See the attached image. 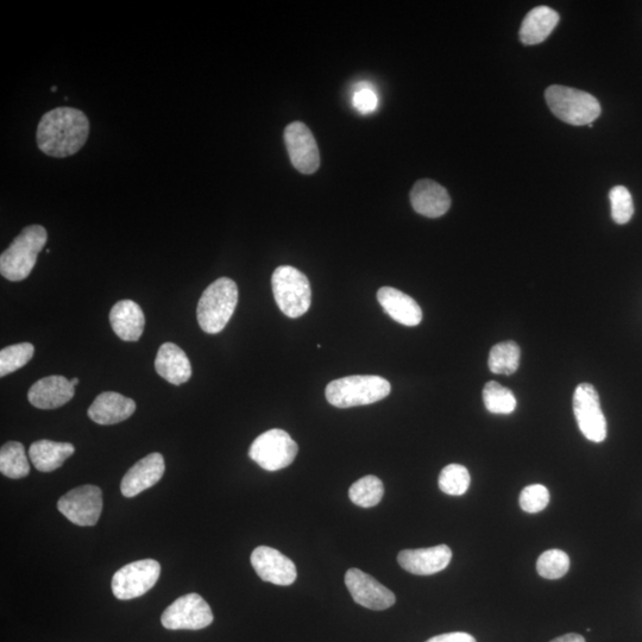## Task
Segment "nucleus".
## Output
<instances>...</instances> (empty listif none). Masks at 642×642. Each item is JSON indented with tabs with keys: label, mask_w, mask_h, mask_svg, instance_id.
<instances>
[{
	"label": "nucleus",
	"mask_w": 642,
	"mask_h": 642,
	"mask_svg": "<svg viewBox=\"0 0 642 642\" xmlns=\"http://www.w3.org/2000/svg\"><path fill=\"white\" fill-rule=\"evenodd\" d=\"M213 622V613L203 597L188 594L180 597L161 616L162 626L171 631H199Z\"/></svg>",
	"instance_id": "1a4fd4ad"
},
{
	"label": "nucleus",
	"mask_w": 642,
	"mask_h": 642,
	"mask_svg": "<svg viewBox=\"0 0 642 642\" xmlns=\"http://www.w3.org/2000/svg\"><path fill=\"white\" fill-rule=\"evenodd\" d=\"M285 143L292 165L302 174L316 173L320 166L319 148L312 131L294 122L285 130Z\"/></svg>",
	"instance_id": "f8f14e48"
},
{
	"label": "nucleus",
	"mask_w": 642,
	"mask_h": 642,
	"mask_svg": "<svg viewBox=\"0 0 642 642\" xmlns=\"http://www.w3.org/2000/svg\"><path fill=\"white\" fill-rule=\"evenodd\" d=\"M452 551L448 545L428 549L404 550L399 553L398 562L402 569L413 575L430 576L448 568Z\"/></svg>",
	"instance_id": "2eb2a0df"
},
{
	"label": "nucleus",
	"mask_w": 642,
	"mask_h": 642,
	"mask_svg": "<svg viewBox=\"0 0 642 642\" xmlns=\"http://www.w3.org/2000/svg\"><path fill=\"white\" fill-rule=\"evenodd\" d=\"M74 452L72 444L56 443L43 439L30 446L29 457L37 470L52 472L61 468L66 459L73 456Z\"/></svg>",
	"instance_id": "b1692460"
},
{
	"label": "nucleus",
	"mask_w": 642,
	"mask_h": 642,
	"mask_svg": "<svg viewBox=\"0 0 642 642\" xmlns=\"http://www.w3.org/2000/svg\"><path fill=\"white\" fill-rule=\"evenodd\" d=\"M136 411V402L122 394L106 392L97 396L88 408V417L98 425H116Z\"/></svg>",
	"instance_id": "6ab92c4d"
},
{
	"label": "nucleus",
	"mask_w": 642,
	"mask_h": 642,
	"mask_svg": "<svg viewBox=\"0 0 642 642\" xmlns=\"http://www.w3.org/2000/svg\"><path fill=\"white\" fill-rule=\"evenodd\" d=\"M537 570L538 574L546 579L562 578L570 570V558L564 551H545L538 559Z\"/></svg>",
	"instance_id": "7c9ffc66"
},
{
	"label": "nucleus",
	"mask_w": 642,
	"mask_h": 642,
	"mask_svg": "<svg viewBox=\"0 0 642 642\" xmlns=\"http://www.w3.org/2000/svg\"><path fill=\"white\" fill-rule=\"evenodd\" d=\"M110 323L113 331L122 341L137 342L143 335L146 317L135 301L122 300L112 307Z\"/></svg>",
	"instance_id": "412c9836"
},
{
	"label": "nucleus",
	"mask_w": 642,
	"mask_h": 642,
	"mask_svg": "<svg viewBox=\"0 0 642 642\" xmlns=\"http://www.w3.org/2000/svg\"><path fill=\"white\" fill-rule=\"evenodd\" d=\"M35 354L33 344L21 343L8 346L0 351V377L15 373L24 367Z\"/></svg>",
	"instance_id": "c756f323"
},
{
	"label": "nucleus",
	"mask_w": 642,
	"mask_h": 642,
	"mask_svg": "<svg viewBox=\"0 0 642 642\" xmlns=\"http://www.w3.org/2000/svg\"><path fill=\"white\" fill-rule=\"evenodd\" d=\"M426 642H476V639L468 633L455 632L437 635Z\"/></svg>",
	"instance_id": "f704fd0d"
},
{
	"label": "nucleus",
	"mask_w": 642,
	"mask_h": 642,
	"mask_svg": "<svg viewBox=\"0 0 642 642\" xmlns=\"http://www.w3.org/2000/svg\"><path fill=\"white\" fill-rule=\"evenodd\" d=\"M165 458L161 453H150L137 462L123 477L121 492L125 497H135L154 487L165 475Z\"/></svg>",
	"instance_id": "dca6fc26"
},
{
	"label": "nucleus",
	"mask_w": 642,
	"mask_h": 642,
	"mask_svg": "<svg viewBox=\"0 0 642 642\" xmlns=\"http://www.w3.org/2000/svg\"><path fill=\"white\" fill-rule=\"evenodd\" d=\"M551 642H585V639L582 637V635L572 633L565 634L563 635V637L556 638Z\"/></svg>",
	"instance_id": "c9c22d12"
},
{
	"label": "nucleus",
	"mask_w": 642,
	"mask_h": 642,
	"mask_svg": "<svg viewBox=\"0 0 642 642\" xmlns=\"http://www.w3.org/2000/svg\"><path fill=\"white\" fill-rule=\"evenodd\" d=\"M471 477L461 464H450L439 475V488L446 495L461 496L468 492Z\"/></svg>",
	"instance_id": "c85d7f7f"
},
{
	"label": "nucleus",
	"mask_w": 642,
	"mask_h": 642,
	"mask_svg": "<svg viewBox=\"0 0 642 642\" xmlns=\"http://www.w3.org/2000/svg\"><path fill=\"white\" fill-rule=\"evenodd\" d=\"M58 508L75 525H97L103 511L102 490L92 484L75 488L61 497Z\"/></svg>",
	"instance_id": "9b49d317"
},
{
	"label": "nucleus",
	"mask_w": 642,
	"mask_h": 642,
	"mask_svg": "<svg viewBox=\"0 0 642 642\" xmlns=\"http://www.w3.org/2000/svg\"><path fill=\"white\" fill-rule=\"evenodd\" d=\"M74 396V386L64 376H48L29 389L28 400L40 409H55L67 404Z\"/></svg>",
	"instance_id": "a211bd4d"
},
{
	"label": "nucleus",
	"mask_w": 642,
	"mask_h": 642,
	"mask_svg": "<svg viewBox=\"0 0 642 642\" xmlns=\"http://www.w3.org/2000/svg\"><path fill=\"white\" fill-rule=\"evenodd\" d=\"M71 382H72V385L75 387V386H77V385H78V383L80 382V380L78 379V377H74V379H73Z\"/></svg>",
	"instance_id": "e433bc0d"
},
{
	"label": "nucleus",
	"mask_w": 642,
	"mask_h": 642,
	"mask_svg": "<svg viewBox=\"0 0 642 642\" xmlns=\"http://www.w3.org/2000/svg\"><path fill=\"white\" fill-rule=\"evenodd\" d=\"M155 369L162 379L174 386L186 383L192 376V365L184 350L174 343H165L157 352Z\"/></svg>",
	"instance_id": "4be33fe9"
},
{
	"label": "nucleus",
	"mask_w": 642,
	"mask_h": 642,
	"mask_svg": "<svg viewBox=\"0 0 642 642\" xmlns=\"http://www.w3.org/2000/svg\"><path fill=\"white\" fill-rule=\"evenodd\" d=\"M88 134L90 122L83 111L58 107L41 118L36 141L44 154L64 159L85 146Z\"/></svg>",
	"instance_id": "f257e3e1"
},
{
	"label": "nucleus",
	"mask_w": 642,
	"mask_h": 642,
	"mask_svg": "<svg viewBox=\"0 0 642 642\" xmlns=\"http://www.w3.org/2000/svg\"><path fill=\"white\" fill-rule=\"evenodd\" d=\"M298 451V444L286 431L274 428L255 439L250 446L249 456L262 469L279 471L294 462Z\"/></svg>",
	"instance_id": "0eeeda50"
},
{
	"label": "nucleus",
	"mask_w": 642,
	"mask_h": 642,
	"mask_svg": "<svg viewBox=\"0 0 642 642\" xmlns=\"http://www.w3.org/2000/svg\"><path fill=\"white\" fill-rule=\"evenodd\" d=\"M558 12L549 6H538L528 12L520 28V41L526 46L543 43L559 23Z\"/></svg>",
	"instance_id": "5701e85b"
},
{
	"label": "nucleus",
	"mask_w": 642,
	"mask_h": 642,
	"mask_svg": "<svg viewBox=\"0 0 642 642\" xmlns=\"http://www.w3.org/2000/svg\"><path fill=\"white\" fill-rule=\"evenodd\" d=\"M484 406L493 414H512L516 408L514 394L500 383L490 381L483 388Z\"/></svg>",
	"instance_id": "cd10ccee"
},
{
	"label": "nucleus",
	"mask_w": 642,
	"mask_h": 642,
	"mask_svg": "<svg viewBox=\"0 0 642 642\" xmlns=\"http://www.w3.org/2000/svg\"><path fill=\"white\" fill-rule=\"evenodd\" d=\"M522 511L530 514L543 512L549 506L550 492L543 484H532L522 490L519 499Z\"/></svg>",
	"instance_id": "473e14b6"
},
{
	"label": "nucleus",
	"mask_w": 642,
	"mask_h": 642,
	"mask_svg": "<svg viewBox=\"0 0 642 642\" xmlns=\"http://www.w3.org/2000/svg\"><path fill=\"white\" fill-rule=\"evenodd\" d=\"M390 383L381 376L354 375L342 377L327 385V401L337 408H351L375 404L390 394Z\"/></svg>",
	"instance_id": "f03ea898"
},
{
	"label": "nucleus",
	"mask_w": 642,
	"mask_h": 642,
	"mask_svg": "<svg viewBox=\"0 0 642 642\" xmlns=\"http://www.w3.org/2000/svg\"><path fill=\"white\" fill-rule=\"evenodd\" d=\"M612 204V217L616 224H627L634 214V203L631 192L623 186H615L609 193Z\"/></svg>",
	"instance_id": "2f4dec72"
},
{
	"label": "nucleus",
	"mask_w": 642,
	"mask_h": 642,
	"mask_svg": "<svg viewBox=\"0 0 642 642\" xmlns=\"http://www.w3.org/2000/svg\"><path fill=\"white\" fill-rule=\"evenodd\" d=\"M547 106L560 121L582 127L601 116V105L593 94L575 88L553 85L545 92Z\"/></svg>",
	"instance_id": "39448f33"
},
{
	"label": "nucleus",
	"mask_w": 642,
	"mask_h": 642,
	"mask_svg": "<svg viewBox=\"0 0 642 642\" xmlns=\"http://www.w3.org/2000/svg\"><path fill=\"white\" fill-rule=\"evenodd\" d=\"M251 565L264 582L288 587L297 579L298 572L291 559L268 546L257 547L251 553Z\"/></svg>",
	"instance_id": "4468645a"
},
{
	"label": "nucleus",
	"mask_w": 642,
	"mask_h": 642,
	"mask_svg": "<svg viewBox=\"0 0 642 642\" xmlns=\"http://www.w3.org/2000/svg\"><path fill=\"white\" fill-rule=\"evenodd\" d=\"M521 350L515 342L496 344L489 354V369L497 375H513L519 369Z\"/></svg>",
	"instance_id": "a878e982"
},
{
	"label": "nucleus",
	"mask_w": 642,
	"mask_h": 642,
	"mask_svg": "<svg viewBox=\"0 0 642 642\" xmlns=\"http://www.w3.org/2000/svg\"><path fill=\"white\" fill-rule=\"evenodd\" d=\"M377 300L388 316L402 325L418 326L423 320V311L418 302L399 289L382 287L377 292Z\"/></svg>",
	"instance_id": "aec40b11"
},
{
	"label": "nucleus",
	"mask_w": 642,
	"mask_h": 642,
	"mask_svg": "<svg viewBox=\"0 0 642 642\" xmlns=\"http://www.w3.org/2000/svg\"><path fill=\"white\" fill-rule=\"evenodd\" d=\"M0 471L12 480H20L27 477L30 472V464L25 455L24 446L18 442H9L0 450Z\"/></svg>",
	"instance_id": "393cba45"
},
{
	"label": "nucleus",
	"mask_w": 642,
	"mask_h": 642,
	"mask_svg": "<svg viewBox=\"0 0 642 642\" xmlns=\"http://www.w3.org/2000/svg\"><path fill=\"white\" fill-rule=\"evenodd\" d=\"M411 203L415 212L427 218H439L450 210L448 191L436 181L419 180L411 191Z\"/></svg>",
	"instance_id": "f3484780"
},
{
	"label": "nucleus",
	"mask_w": 642,
	"mask_h": 642,
	"mask_svg": "<svg viewBox=\"0 0 642 642\" xmlns=\"http://www.w3.org/2000/svg\"><path fill=\"white\" fill-rule=\"evenodd\" d=\"M385 494V487L380 478L368 475L352 484L349 497L356 506L371 508L379 505Z\"/></svg>",
	"instance_id": "bb28decb"
},
{
	"label": "nucleus",
	"mask_w": 642,
	"mask_h": 642,
	"mask_svg": "<svg viewBox=\"0 0 642 642\" xmlns=\"http://www.w3.org/2000/svg\"><path fill=\"white\" fill-rule=\"evenodd\" d=\"M345 585L352 599L364 608L386 610L394 606L396 602L393 591L362 570H348L345 575Z\"/></svg>",
	"instance_id": "ddd939ff"
},
{
	"label": "nucleus",
	"mask_w": 642,
	"mask_h": 642,
	"mask_svg": "<svg viewBox=\"0 0 642 642\" xmlns=\"http://www.w3.org/2000/svg\"><path fill=\"white\" fill-rule=\"evenodd\" d=\"M238 302V288L229 278L218 279L205 289L199 300L198 323L206 333L222 332L234 316Z\"/></svg>",
	"instance_id": "20e7f679"
},
{
	"label": "nucleus",
	"mask_w": 642,
	"mask_h": 642,
	"mask_svg": "<svg viewBox=\"0 0 642 642\" xmlns=\"http://www.w3.org/2000/svg\"><path fill=\"white\" fill-rule=\"evenodd\" d=\"M161 565L154 559L137 560L119 569L112 578V593L118 600H134L146 595L159 581Z\"/></svg>",
	"instance_id": "6e6552de"
},
{
	"label": "nucleus",
	"mask_w": 642,
	"mask_h": 642,
	"mask_svg": "<svg viewBox=\"0 0 642 642\" xmlns=\"http://www.w3.org/2000/svg\"><path fill=\"white\" fill-rule=\"evenodd\" d=\"M272 287L276 304L288 318H300L310 310L311 283L297 268L281 266L276 269L272 276Z\"/></svg>",
	"instance_id": "423d86ee"
},
{
	"label": "nucleus",
	"mask_w": 642,
	"mask_h": 642,
	"mask_svg": "<svg viewBox=\"0 0 642 642\" xmlns=\"http://www.w3.org/2000/svg\"><path fill=\"white\" fill-rule=\"evenodd\" d=\"M574 413L579 430L593 443L607 438V420L601 408L600 395L593 385L582 383L574 394Z\"/></svg>",
	"instance_id": "9d476101"
},
{
	"label": "nucleus",
	"mask_w": 642,
	"mask_h": 642,
	"mask_svg": "<svg viewBox=\"0 0 642 642\" xmlns=\"http://www.w3.org/2000/svg\"><path fill=\"white\" fill-rule=\"evenodd\" d=\"M352 104H354L355 109L362 113V115H369V113H373L377 107H379V97H377L373 88L364 86L358 88L355 92Z\"/></svg>",
	"instance_id": "72a5a7b5"
},
{
	"label": "nucleus",
	"mask_w": 642,
	"mask_h": 642,
	"mask_svg": "<svg viewBox=\"0 0 642 642\" xmlns=\"http://www.w3.org/2000/svg\"><path fill=\"white\" fill-rule=\"evenodd\" d=\"M47 239V230L41 225H30L23 229L0 256V273L4 278L12 282L27 279L33 272Z\"/></svg>",
	"instance_id": "7ed1b4c3"
}]
</instances>
